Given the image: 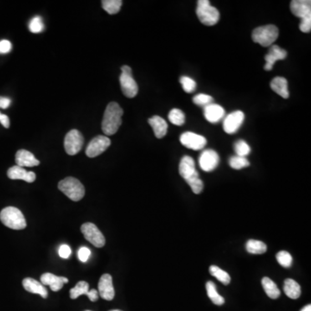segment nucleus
Here are the masks:
<instances>
[{
	"label": "nucleus",
	"mask_w": 311,
	"mask_h": 311,
	"mask_svg": "<svg viewBox=\"0 0 311 311\" xmlns=\"http://www.w3.org/2000/svg\"><path fill=\"white\" fill-rule=\"evenodd\" d=\"M179 173L187 182L193 192L198 195L203 190V182L199 177V173L195 169L194 159L190 156H184L179 164Z\"/></svg>",
	"instance_id": "obj_1"
},
{
	"label": "nucleus",
	"mask_w": 311,
	"mask_h": 311,
	"mask_svg": "<svg viewBox=\"0 0 311 311\" xmlns=\"http://www.w3.org/2000/svg\"><path fill=\"white\" fill-rule=\"evenodd\" d=\"M123 109L116 102H111L106 108L102 120V131L105 135H113L122 124Z\"/></svg>",
	"instance_id": "obj_2"
},
{
	"label": "nucleus",
	"mask_w": 311,
	"mask_h": 311,
	"mask_svg": "<svg viewBox=\"0 0 311 311\" xmlns=\"http://www.w3.org/2000/svg\"><path fill=\"white\" fill-rule=\"evenodd\" d=\"M292 14L299 17L301 23L300 31L308 33L311 31V1L309 0H293L291 3Z\"/></svg>",
	"instance_id": "obj_3"
},
{
	"label": "nucleus",
	"mask_w": 311,
	"mask_h": 311,
	"mask_svg": "<svg viewBox=\"0 0 311 311\" xmlns=\"http://www.w3.org/2000/svg\"><path fill=\"white\" fill-rule=\"evenodd\" d=\"M0 221L9 228L23 230L26 227L23 213L15 206H7L0 212Z\"/></svg>",
	"instance_id": "obj_4"
},
{
	"label": "nucleus",
	"mask_w": 311,
	"mask_h": 311,
	"mask_svg": "<svg viewBox=\"0 0 311 311\" xmlns=\"http://www.w3.org/2000/svg\"><path fill=\"white\" fill-rule=\"evenodd\" d=\"M58 189L68 198L74 201H79L85 195V188L78 179L67 177L58 184Z\"/></svg>",
	"instance_id": "obj_5"
},
{
	"label": "nucleus",
	"mask_w": 311,
	"mask_h": 311,
	"mask_svg": "<svg viewBox=\"0 0 311 311\" xmlns=\"http://www.w3.org/2000/svg\"><path fill=\"white\" fill-rule=\"evenodd\" d=\"M279 34L277 26L273 24L261 26L252 31V38L254 43L263 47H269L275 43Z\"/></svg>",
	"instance_id": "obj_6"
},
{
	"label": "nucleus",
	"mask_w": 311,
	"mask_h": 311,
	"mask_svg": "<svg viewBox=\"0 0 311 311\" xmlns=\"http://www.w3.org/2000/svg\"><path fill=\"white\" fill-rule=\"evenodd\" d=\"M196 15L204 25H215L220 20V12L210 5L209 0H199L196 7Z\"/></svg>",
	"instance_id": "obj_7"
},
{
	"label": "nucleus",
	"mask_w": 311,
	"mask_h": 311,
	"mask_svg": "<svg viewBox=\"0 0 311 311\" xmlns=\"http://www.w3.org/2000/svg\"><path fill=\"white\" fill-rule=\"evenodd\" d=\"M81 230L86 240L89 241L95 247L101 248L105 246V237L94 224L90 223V222L84 223L81 227Z\"/></svg>",
	"instance_id": "obj_8"
},
{
	"label": "nucleus",
	"mask_w": 311,
	"mask_h": 311,
	"mask_svg": "<svg viewBox=\"0 0 311 311\" xmlns=\"http://www.w3.org/2000/svg\"><path fill=\"white\" fill-rule=\"evenodd\" d=\"M84 144V138L78 130H71L64 139V149L68 155L74 156L80 152Z\"/></svg>",
	"instance_id": "obj_9"
},
{
	"label": "nucleus",
	"mask_w": 311,
	"mask_h": 311,
	"mask_svg": "<svg viewBox=\"0 0 311 311\" xmlns=\"http://www.w3.org/2000/svg\"><path fill=\"white\" fill-rule=\"evenodd\" d=\"M111 140L109 138L104 135H99L91 140L88 144L86 154L88 158H96L107 150L110 146Z\"/></svg>",
	"instance_id": "obj_10"
},
{
	"label": "nucleus",
	"mask_w": 311,
	"mask_h": 311,
	"mask_svg": "<svg viewBox=\"0 0 311 311\" xmlns=\"http://www.w3.org/2000/svg\"><path fill=\"white\" fill-rule=\"evenodd\" d=\"M180 142L185 147L194 150H201L206 146V139L205 137L191 132L183 133L180 137Z\"/></svg>",
	"instance_id": "obj_11"
},
{
	"label": "nucleus",
	"mask_w": 311,
	"mask_h": 311,
	"mask_svg": "<svg viewBox=\"0 0 311 311\" xmlns=\"http://www.w3.org/2000/svg\"><path fill=\"white\" fill-rule=\"evenodd\" d=\"M220 163V157L218 153L212 149L203 150L199 159V164L201 170L206 172H211L218 167Z\"/></svg>",
	"instance_id": "obj_12"
},
{
	"label": "nucleus",
	"mask_w": 311,
	"mask_h": 311,
	"mask_svg": "<svg viewBox=\"0 0 311 311\" xmlns=\"http://www.w3.org/2000/svg\"><path fill=\"white\" fill-rule=\"evenodd\" d=\"M245 119V114L241 111H235L225 117L223 130L227 134H235L241 128Z\"/></svg>",
	"instance_id": "obj_13"
},
{
	"label": "nucleus",
	"mask_w": 311,
	"mask_h": 311,
	"mask_svg": "<svg viewBox=\"0 0 311 311\" xmlns=\"http://www.w3.org/2000/svg\"><path fill=\"white\" fill-rule=\"evenodd\" d=\"M99 295L103 299L107 301H112L115 296V292L113 288V277L110 274H103L98 283Z\"/></svg>",
	"instance_id": "obj_14"
},
{
	"label": "nucleus",
	"mask_w": 311,
	"mask_h": 311,
	"mask_svg": "<svg viewBox=\"0 0 311 311\" xmlns=\"http://www.w3.org/2000/svg\"><path fill=\"white\" fill-rule=\"evenodd\" d=\"M119 82L124 96L127 98H134L136 96L139 92V87L135 80L133 79V74L122 73L119 77Z\"/></svg>",
	"instance_id": "obj_15"
},
{
	"label": "nucleus",
	"mask_w": 311,
	"mask_h": 311,
	"mask_svg": "<svg viewBox=\"0 0 311 311\" xmlns=\"http://www.w3.org/2000/svg\"><path fill=\"white\" fill-rule=\"evenodd\" d=\"M287 57V51L280 48L279 46L272 45L269 50L268 54L265 57L266 65L264 69L266 71L272 70L275 62L279 60H284Z\"/></svg>",
	"instance_id": "obj_16"
},
{
	"label": "nucleus",
	"mask_w": 311,
	"mask_h": 311,
	"mask_svg": "<svg viewBox=\"0 0 311 311\" xmlns=\"http://www.w3.org/2000/svg\"><path fill=\"white\" fill-rule=\"evenodd\" d=\"M7 175L10 179L12 180H23L27 183H33L36 180L37 175L32 171H27L23 168L19 167V166H13L10 168L7 171Z\"/></svg>",
	"instance_id": "obj_17"
},
{
	"label": "nucleus",
	"mask_w": 311,
	"mask_h": 311,
	"mask_svg": "<svg viewBox=\"0 0 311 311\" xmlns=\"http://www.w3.org/2000/svg\"><path fill=\"white\" fill-rule=\"evenodd\" d=\"M15 161L19 167H35L38 166L40 162L32 153L26 150H19L16 153Z\"/></svg>",
	"instance_id": "obj_18"
},
{
	"label": "nucleus",
	"mask_w": 311,
	"mask_h": 311,
	"mask_svg": "<svg viewBox=\"0 0 311 311\" xmlns=\"http://www.w3.org/2000/svg\"><path fill=\"white\" fill-rule=\"evenodd\" d=\"M40 279L43 286H50V289L53 292H59L62 286H64V283H68L67 277H57L52 273H44L41 276Z\"/></svg>",
	"instance_id": "obj_19"
},
{
	"label": "nucleus",
	"mask_w": 311,
	"mask_h": 311,
	"mask_svg": "<svg viewBox=\"0 0 311 311\" xmlns=\"http://www.w3.org/2000/svg\"><path fill=\"white\" fill-rule=\"evenodd\" d=\"M204 117L208 121L215 124L225 117V110L221 106L212 103L204 108Z\"/></svg>",
	"instance_id": "obj_20"
},
{
	"label": "nucleus",
	"mask_w": 311,
	"mask_h": 311,
	"mask_svg": "<svg viewBox=\"0 0 311 311\" xmlns=\"http://www.w3.org/2000/svg\"><path fill=\"white\" fill-rule=\"evenodd\" d=\"M22 283H23V288L25 289V291L27 292L33 293V294L40 295L43 298L48 297V291L45 288V286L37 280L33 279L31 277H27L23 280Z\"/></svg>",
	"instance_id": "obj_21"
},
{
	"label": "nucleus",
	"mask_w": 311,
	"mask_h": 311,
	"mask_svg": "<svg viewBox=\"0 0 311 311\" xmlns=\"http://www.w3.org/2000/svg\"><path fill=\"white\" fill-rule=\"evenodd\" d=\"M148 123L152 127L156 138L163 139L168 131V124L163 118L159 116H153L148 119Z\"/></svg>",
	"instance_id": "obj_22"
},
{
	"label": "nucleus",
	"mask_w": 311,
	"mask_h": 311,
	"mask_svg": "<svg viewBox=\"0 0 311 311\" xmlns=\"http://www.w3.org/2000/svg\"><path fill=\"white\" fill-rule=\"evenodd\" d=\"M271 88L283 99H288L290 93L288 90V82L283 77H276L271 82Z\"/></svg>",
	"instance_id": "obj_23"
},
{
	"label": "nucleus",
	"mask_w": 311,
	"mask_h": 311,
	"mask_svg": "<svg viewBox=\"0 0 311 311\" xmlns=\"http://www.w3.org/2000/svg\"><path fill=\"white\" fill-rule=\"evenodd\" d=\"M283 292L286 293L287 297L292 298V299H297L301 296V286L299 283H297V281L287 278L284 281L283 284Z\"/></svg>",
	"instance_id": "obj_24"
},
{
	"label": "nucleus",
	"mask_w": 311,
	"mask_h": 311,
	"mask_svg": "<svg viewBox=\"0 0 311 311\" xmlns=\"http://www.w3.org/2000/svg\"><path fill=\"white\" fill-rule=\"evenodd\" d=\"M262 286L266 295L272 299H277L280 297V291L277 284L271 278L265 277L262 279Z\"/></svg>",
	"instance_id": "obj_25"
},
{
	"label": "nucleus",
	"mask_w": 311,
	"mask_h": 311,
	"mask_svg": "<svg viewBox=\"0 0 311 311\" xmlns=\"http://www.w3.org/2000/svg\"><path fill=\"white\" fill-rule=\"evenodd\" d=\"M246 251L251 254H263L267 251V246L261 241L249 240L246 242Z\"/></svg>",
	"instance_id": "obj_26"
},
{
	"label": "nucleus",
	"mask_w": 311,
	"mask_h": 311,
	"mask_svg": "<svg viewBox=\"0 0 311 311\" xmlns=\"http://www.w3.org/2000/svg\"><path fill=\"white\" fill-rule=\"evenodd\" d=\"M206 289L208 296L213 303L216 305H222L225 303V299L218 293L217 291H216V286H215V283H213L212 281H209L206 283Z\"/></svg>",
	"instance_id": "obj_27"
},
{
	"label": "nucleus",
	"mask_w": 311,
	"mask_h": 311,
	"mask_svg": "<svg viewBox=\"0 0 311 311\" xmlns=\"http://www.w3.org/2000/svg\"><path fill=\"white\" fill-rule=\"evenodd\" d=\"M210 274L216 277L220 282H221L225 286L229 284L230 282H231V277H230L229 274L227 272H225V271H223L222 269L218 267V266H210Z\"/></svg>",
	"instance_id": "obj_28"
},
{
	"label": "nucleus",
	"mask_w": 311,
	"mask_h": 311,
	"mask_svg": "<svg viewBox=\"0 0 311 311\" xmlns=\"http://www.w3.org/2000/svg\"><path fill=\"white\" fill-rule=\"evenodd\" d=\"M102 7L108 14H117L120 11L122 6L121 0H103Z\"/></svg>",
	"instance_id": "obj_29"
},
{
	"label": "nucleus",
	"mask_w": 311,
	"mask_h": 311,
	"mask_svg": "<svg viewBox=\"0 0 311 311\" xmlns=\"http://www.w3.org/2000/svg\"><path fill=\"white\" fill-rule=\"evenodd\" d=\"M89 292V284L85 281H80L79 283H77L76 286H74V288L70 290V298L71 299H76L80 296L82 295L88 294Z\"/></svg>",
	"instance_id": "obj_30"
},
{
	"label": "nucleus",
	"mask_w": 311,
	"mask_h": 311,
	"mask_svg": "<svg viewBox=\"0 0 311 311\" xmlns=\"http://www.w3.org/2000/svg\"><path fill=\"white\" fill-rule=\"evenodd\" d=\"M168 118H169L170 123H172L175 125L181 126L185 123V114L183 111L180 110L178 108H174L170 111L169 115H168Z\"/></svg>",
	"instance_id": "obj_31"
},
{
	"label": "nucleus",
	"mask_w": 311,
	"mask_h": 311,
	"mask_svg": "<svg viewBox=\"0 0 311 311\" xmlns=\"http://www.w3.org/2000/svg\"><path fill=\"white\" fill-rule=\"evenodd\" d=\"M230 167L235 169V170H241L244 168L248 167L250 165L248 160L246 158L244 157H239V156H235L230 158L229 159Z\"/></svg>",
	"instance_id": "obj_32"
},
{
	"label": "nucleus",
	"mask_w": 311,
	"mask_h": 311,
	"mask_svg": "<svg viewBox=\"0 0 311 311\" xmlns=\"http://www.w3.org/2000/svg\"><path fill=\"white\" fill-rule=\"evenodd\" d=\"M277 262L279 265L284 267V268H289L291 267L293 262V258L291 253L286 251H281V252H277Z\"/></svg>",
	"instance_id": "obj_33"
},
{
	"label": "nucleus",
	"mask_w": 311,
	"mask_h": 311,
	"mask_svg": "<svg viewBox=\"0 0 311 311\" xmlns=\"http://www.w3.org/2000/svg\"><path fill=\"white\" fill-rule=\"evenodd\" d=\"M235 151L236 156L246 158V156H248L251 152V148L246 141L239 140L235 144Z\"/></svg>",
	"instance_id": "obj_34"
},
{
	"label": "nucleus",
	"mask_w": 311,
	"mask_h": 311,
	"mask_svg": "<svg viewBox=\"0 0 311 311\" xmlns=\"http://www.w3.org/2000/svg\"><path fill=\"white\" fill-rule=\"evenodd\" d=\"M193 102L195 105L199 106L201 108H206V106L212 104L214 102V98L205 93H199L193 98Z\"/></svg>",
	"instance_id": "obj_35"
},
{
	"label": "nucleus",
	"mask_w": 311,
	"mask_h": 311,
	"mask_svg": "<svg viewBox=\"0 0 311 311\" xmlns=\"http://www.w3.org/2000/svg\"><path fill=\"white\" fill-rule=\"evenodd\" d=\"M180 83L182 84V88L187 93H193L196 89V82L190 77L182 76L180 78Z\"/></svg>",
	"instance_id": "obj_36"
},
{
	"label": "nucleus",
	"mask_w": 311,
	"mask_h": 311,
	"mask_svg": "<svg viewBox=\"0 0 311 311\" xmlns=\"http://www.w3.org/2000/svg\"><path fill=\"white\" fill-rule=\"evenodd\" d=\"M29 29L32 33H40L44 30V24L41 17H35L31 20L29 23Z\"/></svg>",
	"instance_id": "obj_37"
},
{
	"label": "nucleus",
	"mask_w": 311,
	"mask_h": 311,
	"mask_svg": "<svg viewBox=\"0 0 311 311\" xmlns=\"http://www.w3.org/2000/svg\"><path fill=\"white\" fill-rule=\"evenodd\" d=\"M77 256H78L80 261H82V262H87L88 261V258L90 257L91 251L88 247L82 246V247L79 249Z\"/></svg>",
	"instance_id": "obj_38"
},
{
	"label": "nucleus",
	"mask_w": 311,
	"mask_h": 311,
	"mask_svg": "<svg viewBox=\"0 0 311 311\" xmlns=\"http://www.w3.org/2000/svg\"><path fill=\"white\" fill-rule=\"evenodd\" d=\"M12 50V43L8 40L0 41V54H7Z\"/></svg>",
	"instance_id": "obj_39"
},
{
	"label": "nucleus",
	"mask_w": 311,
	"mask_h": 311,
	"mask_svg": "<svg viewBox=\"0 0 311 311\" xmlns=\"http://www.w3.org/2000/svg\"><path fill=\"white\" fill-rule=\"evenodd\" d=\"M58 252H59L60 257H62V258H68L70 257L71 253H72V250L68 245H62L60 246Z\"/></svg>",
	"instance_id": "obj_40"
},
{
	"label": "nucleus",
	"mask_w": 311,
	"mask_h": 311,
	"mask_svg": "<svg viewBox=\"0 0 311 311\" xmlns=\"http://www.w3.org/2000/svg\"><path fill=\"white\" fill-rule=\"evenodd\" d=\"M87 296L92 302H96L99 298V292H97L96 290H93H93H91L88 292Z\"/></svg>",
	"instance_id": "obj_41"
},
{
	"label": "nucleus",
	"mask_w": 311,
	"mask_h": 311,
	"mask_svg": "<svg viewBox=\"0 0 311 311\" xmlns=\"http://www.w3.org/2000/svg\"><path fill=\"white\" fill-rule=\"evenodd\" d=\"M11 99L6 97L0 96V108L2 109H6L11 105Z\"/></svg>",
	"instance_id": "obj_42"
},
{
	"label": "nucleus",
	"mask_w": 311,
	"mask_h": 311,
	"mask_svg": "<svg viewBox=\"0 0 311 311\" xmlns=\"http://www.w3.org/2000/svg\"><path fill=\"white\" fill-rule=\"evenodd\" d=\"M0 123L5 128L10 127V119L6 114H2V116L0 118Z\"/></svg>",
	"instance_id": "obj_43"
},
{
	"label": "nucleus",
	"mask_w": 311,
	"mask_h": 311,
	"mask_svg": "<svg viewBox=\"0 0 311 311\" xmlns=\"http://www.w3.org/2000/svg\"><path fill=\"white\" fill-rule=\"evenodd\" d=\"M121 71L122 73H124V74H133V70L129 66H123L121 68Z\"/></svg>",
	"instance_id": "obj_44"
},
{
	"label": "nucleus",
	"mask_w": 311,
	"mask_h": 311,
	"mask_svg": "<svg viewBox=\"0 0 311 311\" xmlns=\"http://www.w3.org/2000/svg\"><path fill=\"white\" fill-rule=\"evenodd\" d=\"M301 311H311V305L310 304H308V305H306L305 307H303Z\"/></svg>",
	"instance_id": "obj_45"
},
{
	"label": "nucleus",
	"mask_w": 311,
	"mask_h": 311,
	"mask_svg": "<svg viewBox=\"0 0 311 311\" xmlns=\"http://www.w3.org/2000/svg\"><path fill=\"white\" fill-rule=\"evenodd\" d=\"M110 311H122V310H119V309H113V310H110Z\"/></svg>",
	"instance_id": "obj_46"
},
{
	"label": "nucleus",
	"mask_w": 311,
	"mask_h": 311,
	"mask_svg": "<svg viewBox=\"0 0 311 311\" xmlns=\"http://www.w3.org/2000/svg\"><path fill=\"white\" fill-rule=\"evenodd\" d=\"M1 116H2V113H0V118H1Z\"/></svg>",
	"instance_id": "obj_47"
},
{
	"label": "nucleus",
	"mask_w": 311,
	"mask_h": 311,
	"mask_svg": "<svg viewBox=\"0 0 311 311\" xmlns=\"http://www.w3.org/2000/svg\"><path fill=\"white\" fill-rule=\"evenodd\" d=\"M86 311H91V310H86Z\"/></svg>",
	"instance_id": "obj_48"
}]
</instances>
